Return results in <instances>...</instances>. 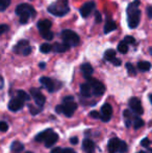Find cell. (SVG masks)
Returning a JSON list of instances; mask_svg holds the SVG:
<instances>
[{"label":"cell","instance_id":"cell-11","mask_svg":"<svg viewBox=\"0 0 152 153\" xmlns=\"http://www.w3.org/2000/svg\"><path fill=\"white\" fill-rule=\"evenodd\" d=\"M23 105H24V102L20 98H13L8 102V109L12 111H18L22 108Z\"/></svg>","mask_w":152,"mask_h":153},{"label":"cell","instance_id":"cell-20","mask_svg":"<svg viewBox=\"0 0 152 153\" xmlns=\"http://www.w3.org/2000/svg\"><path fill=\"white\" fill-rule=\"evenodd\" d=\"M116 28H117V25H116L115 21L110 19V20L106 21L105 25H104V33H108V32L115 30Z\"/></svg>","mask_w":152,"mask_h":153},{"label":"cell","instance_id":"cell-48","mask_svg":"<svg viewBox=\"0 0 152 153\" xmlns=\"http://www.w3.org/2000/svg\"><path fill=\"white\" fill-rule=\"evenodd\" d=\"M70 142H71V144H73V145H76V144L78 143V139H77V137H71Z\"/></svg>","mask_w":152,"mask_h":153},{"label":"cell","instance_id":"cell-38","mask_svg":"<svg viewBox=\"0 0 152 153\" xmlns=\"http://www.w3.org/2000/svg\"><path fill=\"white\" fill-rule=\"evenodd\" d=\"M90 116H91L92 118H94V119H100V118H101V115H100L97 111H92L91 113H90Z\"/></svg>","mask_w":152,"mask_h":153},{"label":"cell","instance_id":"cell-44","mask_svg":"<svg viewBox=\"0 0 152 153\" xmlns=\"http://www.w3.org/2000/svg\"><path fill=\"white\" fill-rule=\"evenodd\" d=\"M112 62H113V64H114V65H115V66H118V67H119V66H121V64H122L121 59H117V57H116V59H114V61H113Z\"/></svg>","mask_w":152,"mask_h":153},{"label":"cell","instance_id":"cell-21","mask_svg":"<svg viewBox=\"0 0 152 153\" xmlns=\"http://www.w3.org/2000/svg\"><path fill=\"white\" fill-rule=\"evenodd\" d=\"M29 46V42L27 40H22V41H20V42L17 44V46L15 47V49L14 50L15 51H17V52H22L23 50H24L26 47H28Z\"/></svg>","mask_w":152,"mask_h":153},{"label":"cell","instance_id":"cell-2","mask_svg":"<svg viewBox=\"0 0 152 153\" xmlns=\"http://www.w3.org/2000/svg\"><path fill=\"white\" fill-rule=\"evenodd\" d=\"M69 2L68 0H56L54 3L49 5L48 12L52 14L53 16L63 17L69 13Z\"/></svg>","mask_w":152,"mask_h":153},{"label":"cell","instance_id":"cell-51","mask_svg":"<svg viewBox=\"0 0 152 153\" xmlns=\"http://www.w3.org/2000/svg\"><path fill=\"white\" fill-rule=\"evenodd\" d=\"M148 152L149 153H152V149H151V148H149V149H148Z\"/></svg>","mask_w":152,"mask_h":153},{"label":"cell","instance_id":"cell-18","mask_svg":"<svg viewBox=\"0 0 152 153\" xmlns=\"http://www.w3.org/2000/svg\"><path fill=\"white\" fill-rule=\"evenodd\" d=\"M52 50L56 53H63V52H66L67 50H69L70 46L65 43H55L54 45L52 46Z\"/></svg>","mask_w":152,"mask_h":153},{"label":"cell","instance_id":"cell-9","mask_svg":"<svg viewBox=\"0 0 152 153\" xmlns=\"http://www.w3.org/2000/svg\"><path fill=\"white\" fill-rule=\"evenodd\" d=\"M95 7V2L94 1H89L85 2V4H82V6L80 7L79 12H80V15L82 18H87L90 16V14L92 13V10Z\"/></svg>","mask_w":152,"mask_h":153},{"label":"cell","instance_id":"cell-53","mask_svg":"<svg viewBox=\"0 0 152 153\" xmlns=\"http://www.w3.org/2000/svg\"><path fill=\"white\" fill-rule=\"evenodd\" d=\"M25 153H33V152H30V151H28V152H25Z\"/></svg>","mask_w":152,"mask_h":153},{"label":"cell","instance_id":"cell-36","mask_svg":"<svg viewBox=\"0 0 152 153\" xmlns=\"http://www.w3.org/2000/svg\"><path fill=\"white\" fill-rule=\"evenodd\" d=\"M124 41H125L127 44H134V43H136V39L131 36H126L125 38H124Z\"/></svg>","mask_w":152,"mask_h":153},{"label":"cell","instance_id":"cell-52","mask_svg":"<svg viewBox=\"0 0 152 153\" xmlns=\"http://www.w3.org/2000/svg\"><path fill=\"white\" fill-rule=\"evenodd\" d=\"M150 53H151V54H152V48L150 49Z\"/></svg>","mask_w":152,"mask_h":153},{"label":"cell","instance_id":"cell-26","mask_svg":"<svg viewBox=\"0 0 152 153\" xmlns=\"http://www.w3.org/2000/svg\"><path fill=\"white\" fill-rule=\"evenodd\" d=\"M117 49H118V51H119L120 53H122V54H125V53L128 51V44L124 40L121 41V42L119 43V45H118Z\"/></svg>","mask_w":152,"mask_h":153},{"label":"cell","instance_id":"cell-19","mask_svg":"<svg viewBox=\"0 0 152 153\" xmlns=\"http://www.w3.org/2000/svg\"><path fill=\"white\" fill-rule=\"evenodd\" d=\"M92 93H93V92H92V88L87 82V83H82V85H80V94L82 95V96L90 97Z\"/></svg>","mask_w":152,"mask_h":153},{"label":"cell","instance_id":"cell-23","mask_svg":"<svg viewBox=\"0 0 152 153\" xmlns=\"http://www.w3.org/2000/svg\"><path fill=\"white\" fill-rule=\"evenodd\" d=\"M138 68L140 71H142V72H146V71H149L151 69V64L149 62H139L138 64Z\"/></svg>","mask_w":152,"mask_h":153},{"label":"cell","instance_id":"cell-41","mask_svg":"<svg viewBox=\"0 0 152 153\" xmlns=\"http://www.w3.org/2000/svg\"><path fill=\"white\" fill-rule=\"evenodd\" d=\"M21 53H22V54L24 55V56H26V55H29V54L31 53V47H30V46L26 47V48H25L24 50H23Z\"/></svg>","mask_w":152,"mask_h":153},{"label":"cell","instance_id":"cell-7","mask_svg":"<svg viewBox=\"0 0 152 153\" xmlns=\"http://www.w3.org/2000/svg\"><path fill=\"white\" fill-rule=\"evenodd\" d=\"M30 94L33 96V100H35L36 104L39 105V107H43V105L46 102V98H45L44 95L41 93V91L39 89H30Z\"/></svg>","mask_w":152,"mask_h":153},{"label":"cell","instance_id":"cell-29","mask_svg":"<svg viewBox=\"0 0 152 153\" xmlns=\"http://www.w3.org/2000/svg\"><path fill=\"white\" fill-rule=\"evenodd\" d=\"M41 36H42L43 38L45 39V40L51 41V40L53 39V36H54V34H53V32H52V31L46 30V31H42V32H41Z\"/></svg>","mask_w":152,"mask_h":153},{"label":"cell","instance_id":"cell-28","mask_svg":"<svg viewBox=\"0 0 152 153\" xmlns=\"http://www.w3.org/2000/svg\"><path fill=\"white\" fill-rule=\"evenodd\" d=\"M52 49H53L52 46H51L50 44H48V43H44V44H42L40 47V51L42 53H48V52H50Z\"/></svg>","mask_w":152,"mask_h":153},{"label":"cell","instance_id":"cell-1","mask_svg":"<svg viewBox=\"0 0 152 153\" xmlns=\"http://www.w3.org/2000/svg\"><path fill=\"white\" fill-rule=\"evenodd\" d=\"M140 0H134L127 6V22L130 28H136L141 20V10L138 8Z\"/></svg>","mask_w":152,"mask_h":153},{"label":"cell","instance_id":"cell-25","mask_svg":"<svg viewBox=\"0 0 152 153\" xmlns=\"http://www.w3.org/2000/svg\"><path fill=\"white\" fill-rule=\"evenodd\" d=\"M10 149H12V151L18 153L24 149V146H23V144L20 143V142H13L12 146H10Z\"/></svg>","mask_w":152,"mask_h":153},{"label":"cell","instance_id":"cell-5","mask_svg":"<svg viewBox=\"0 0 152 153\" xmlns=\"http://www.w3.org/2000/svg\"><path fill=\"white\" fill-rule=\"evenodd\" d=\"M87 80V83L91 85L92 92H93L94 95H96V96H101V95L105 92V87H104L103 83L100 82L99 80L93 78V77H90Z\"/></svg>","mask_w":152,"mask_h":153},{"label":"cell","instance_id":"cell-32","mask_svg":"<svg viewBox=\"0 0 152 153\" xmlns=\"http://www.w3.org/2000/svg\"><path fill=\"white\" fill-rule=\"evenodd\" d=\"M144 125V121H143L142 119H140V118H136V120H134V122H133V127L136 129H139V128H141V127Z\"/></svg>","mask_w":152,"mask_h":153},{"label":"cell","instance_id":"cell-17","mask_svg":"<svg viewBox=\"0 0 152 153\" xmlns=\"http://www.w3.org/2000/svg\"><path fill=\"white\" fill-rule=\"evenodd\" d=\"M82 149L85 150V153H94L95 151V144L92 140H85L82 143Z\"/></svg>","mask_w":152,"mask_h":153},{"label":"cell","instance_id":"cell-31","mask_svg":"<svg viewBox=\"0 0 152 153\" xmlns=\"http://www.w3.org/2000/svg\"><path fill=\"white\" fill-rule=\"evenodd\" d=\"M10 0H0V6H1L0 10H1V12H4L10 6Z\"/></svg>","mask_w":152,"mask_h":153},{"label":"cell","instance_id":"cell-39","mask_svg":"<svg viewBox=\"0 0 152 153\" xmlns=\"http://www.w3.org/2000/svg\"><path fill=\"white\" fill-rule=\"evenodd\" d=\"M7 129H8V125L6 124V122L2 121L1 123H0V130H1L2 132H5Z\"/></svg>","mask_w":152,"mask_h":153},{"label":"cell","instance_id":"cell-40","mask_svg":"<svg viewBox=\"0 0 152 153\" xmlns=\"http://www.w3.org/2000/svg\"><path fill=\"white\" fill-rule=\"evenodd\" d=\"M101 20H102L101 15H100V13L98 12V10H96V12H95V21H96V23H100V22H101Z\"/></svg>","mask_w":152,"mask_h":153},{"label":"cell","instance_id":"cell-12","mask_svg":"<svg viewBox=\"0 0 152 153\" xmlns=\"http://www.w3.org/2000/svg\"><path fill=\"white\" fill-rule=\"evenodd\" d=\"M40 82L42 83V85L48 92H54L55 85H54V82H53V80L51 78H49V77H46V76L41 77Z\"/></svg>","mask_w":152,"mask_h":153},{"label":"cell","instance_id":"cell-46","mask_svg":"<svg viewBox=\"0 0 152 153\" xmlns=\"http://www.w3.org/2000/svg\"><path fill=\"white\" fill-rule=\"evenodd\" d=\"M62 153H76V152L73 149H71V148H66V149H63Z\"/></svg>","mask_w":152,"mask_h":153},{"label":"cell","instance_id":"cell-50","mask_svg":"<svg viewBox=\"0 0 152 153\" xmlns=\"http://www.w3.org/2000/svg\"><path fill=\"white\" fill-rule=\"evenodd\" d=\"M149 99H150V102L152 103V95H150V96H149Z\"/></svg>","mask_w":152,"mask_h":153},{"label":"cell","instance_id":"cell-49","mask_svg":"<svg viewBox=\"0 0 152 153\" xmlns=\"http://www.w3.org/2000/svg\"><path fill=\"white\" fill-rule=\"evenodd\" d=\"M40 68H43V69L45 68V64H44V62H41V64H40Z\"/></svg>","mask_w":152,"mask_h":153},{"label":"cell","instance_id":"cell-16","mask_svg":"<svg viewBox=\"0 0 152 153\" xmlns=\"http://www.w3.org/2000/svg\"><path fill=\"white\" fill-rule=\"evenodd\" d=\"M81 72H82L85 78L87 79L92 76V74H93V72H94V69L89 62H85V64L81 65Z\"/></svg>","mask_w":152,"mask_h":153},{"label":"cell","instance_id":"cell-33","mask_svg":"<svg viewBox=\"0 0 152 153\" xmlns=\"http://www.w3.org/2000/svg\"><path fill=\"white\" fill-rule=\"evenodd\" d=\"M126 68H127V71L130 75H136V69H134L133 65H131L130 62H127V64H126Z\"/></svg>","mask_w":152,"mask_h":153},{"label":"cell","instance_id":"cell-24","mask_svg":"<svg viewBox=\"0 0 152 153\" xmlns=\"http://www.w3.org/2000/svg\"><path fill=\"white\" fill-rule=\"evenodd\" d=\"M115 59H116V51L115 50L108 49V50L105 51V53H104V59H105V61H108V62H112Z\"/></svg>","mask_w":152,"mask_h":153},{"label":"cell","instance_id":"cell-4","mask_svg":"<svg viewBox=\"0 0 152 153\" xmlns=\"http://www.w3.org/2000/svg\"><path fill=\"white\" fill-rule=\"evenodd\" d=\"M64 113L67 117H72L74 114V111L77 108V104L76 102H74L73 97L72 96H68L64 98Z\"/></svg>","mask_w":152,"mask_h":153},{"label":"cell","instance_id":"cell-6","mask_svg":"<svg viewBox=\"0 0 152 153\" xmlns=\"http://www.w3.org/2000/svg\"><path fill=\"white\" fill-rule=\"evenodd\" d=\"M15 13H16V15H18L19 17H20L22 14H24V13H29L31 17H35L36 14H37V12H36L35 8L27 3L19 4V5L16 7V10H15Z\"/></svg>","mask_w":152,"mask_h":153},{"label":"cell","instance_id":"cell-14","mask_svg":"<svg viewBox=\"0 0 152 153\" xmlns=\"http://www.w3.org/2000/svg\"><path fill=\"white\" fill-rule=\"evenodd\" d=\"M57 140H59L57 133L54 132V131H51V132L48 134V137H46V140H45V146H46L47 148H50L51 146H53L55 143H56Z\"/></svg>","mask_w":152,"mask_h":153},{"label":"cell","instance_id":"cell-8","mask_svg":"<svg viewBox=\"0 0 152 153\" xmlns=\"http://www.w3.org/2000/svg\"><path fill=\"white\" fill-rule=\"evenodd\" d=\"M128 105H129L130 109L133 111L136 115H142L143 114V107H142V103H141V100L136 97H133L129 100L128 102Z\"/></svg>","mask_w":152,"mask_h":153},{"label":"cell","instance_id":"cell-15","mask_svg":"<svg viewBox=\"0 0 152 153\" xmlns=\"http://www.w3.org/2000/svg\"><path fill=\"white\" fill-rule=\"evenodd\" d=\"M51 26H52V22L50 20H48V19H43V20H40L38 22V28L40 32L50 30Z\"/></svg>","mask_w":152,"mask_h":153},{"label":"cell","instance_id":"cell-13","mask_svg":"<svg viewBox=\"0 0 152 153\" xmlns=\"http://www.w3.org/2000/svg\"><path fill=\"white\" fill-rule=\"evenodd\" d=\"M120 145H121V140L117 139V137H113V139H110V141H108V151L110 153L119 152Z\"/></svg>","mask_w":152,"mask_h":153},{"label":"cell","instance_id":"cell-27","mask_svg":"<svg viewBox=\"0 0 152 153\" xmlns=\"http://www.w3.org/2000/svg\"><path fill=\"white\" fill-rule=\"evenodd\" d=\"M18 98H20L23 101H29L30 100V95L28 93H26L23 90H19L18 91Z\"/></svg>","mask_w":152,"mask_h":153},{"label":"cell","instance_id":"cell-42","mask_svg":"<svg viewBox=\"0 0 152 153\" xmlns=\"http://www.w3.org/2000/svg\"><path fill=\"white\" fill-rule=\"evenodd\" d=\"M7 30H8V26H7V25L2 24L1 26H0V32H1V33H4V32L7 31Z\"/></svg>","mask_w":152,"mask_h":153},{"label":"cell","instance_id":"cell-10","mask_svg":"<svg viewBox=\"0 0 152 153\" xmlns=\"http://www.w3.org/2000/svg\"><path fill=\"white\" fill-rule=\"evenodd\" d=\"M113 115V108L110 106V104L108 103H105V104L102 105L101 107V118L100 119L102 120L103 122H108L110 120Z\"/></svg>","mask_w":152,"mask_h":153},{"label":"cell","instance_id":"cell-47","mask_svg":"<svg viewBox=\"0 0 152 153\" xmlns=\"http://www.w3.org/2000/svg\"><path fill=\"white\" fill-rule=\"evenodd\" d=\"M62 151H63V149L62 148H54V149H52V151H51V153H62Z\"/></svg>","mask_w":152,"mask_h":153},{"label":"cell","instance_id":"cell-34","mask_svg":"<svg viewBox=\"0 0 152 153\" xmlns=\"http://www.w3.org/2000/svg\"><path fill=\"white\" fill-rule=\"evenodd\" d=\"M127 151V144L124 141H121V145H120L119 148V153H125Z\"/></svg>","mask_w":152,"mask_h":153},{"label":"cell","instance_id":"cell-45","mask_svg":"<svg viewBox=\"0 0 152 153\" xmlns=\"http://www.w3.org/2000/svg\"><path fill=\"white\" fill-rule=\"evenodd\" d=\"M147 15H148V17L150 19H152V6H148L147 7Z\"/></svg>","mask_w":152,"mask_h":153},{"label":"cell","instance_id":"cell-37","mask_svg":"<svg viewBox=\"0 0 152 153\" xmlns=\"http://www.w3.org/2000/svg\"><path fill=\"white\" fill-rule=\"evenodd\" d=\"M150 144H151L150 140L147 139V137H145V139H144V140H142V142H141V145H142L143 147H145V148H148Z\"/></svg>","mask_w":152,"mask_h":153},{"label":"cell","instance_id":"cell-22","mask_svg":"<svg viewBox=\"0 0 152 153\" xmlns=\"http://www.w3.org/2000/svg\"><path fill=\"white\" fill-rule=\"evenodd\" d=\"M51 131H53L52 129H46V130H44V131H42V132H40L39 134L36 137V141L37 142H42V141H44L45 142V140H46V137H48V134L51 132Z\"/></svg>","mask_w":152,"mask_h":153},{"label":"cell","instance_id":"cell-30","mask_svg":"<svg viewBox=\"0 0 152 153\" xmlns=\"http://www.w3.org/2000/svg\"><path fill=\"white\" fill-rule=\"evenodd\" d=\"M30 14L29 13H24V14H22L20 16V23L21 24H25V23H27V21L29 20V18H30Z\"/></svg>","mask_w":152,"mask_h":153},{"label":"cell","instance_id":"cell-54","mask_svg":"<svg viewBox=\"0 0 152 153\" xmlns=\"http://www.w3.org/2000/svg\"><path fill=\"white\" fill-rule=\"evenodd\" d=\"M138 153H145V152H143V151H142V152H138Z\"/></svg>","mask_w":152,"mask_h":153},{"label":"cell","instance_id":"cell-35","mask_svg":"<svg viewBox=\"0 0 152 153\" xmlns=\"http://www.w3.org/2000/svg\"><path fill=\"white\" fill-rule=\"evenodd\" d=\"M29 109H30L31 115H38V114L42 111V107H39V108H37V107H33V106H31V105H29Z\"/></svg>","mask_w":152,"mask_h":153},{"label":"cell","instance_id":"cell-43","mask_svg":"<svg viewBox=\"0 0 152 153\" xmlns=\"http://www.w3.org/2000/svg\"><path fill=\"white\" fill-rule=\"evenodd\" d=\"M55 111H56L57 114L64 113V106H63V105H57V106L55 107Z\"/></svg>","mask_w":152,"mask_h":153},{"label":"cell","instance_id":"cell-3","mask_svg":"<svg viewBox=\"0 0 152 153\" xmlns=\"http://www.w3.org/2000/svg\"><path fill=\"white\" fill-rule=\"evenodd\" d=\"M62 39H63V43L69 45L70 47L77 46L79 44V36L78 34L75 33L71 29H65L62 32Z\"/></svg>","mask_w":152,"mask_h":153}]
</instances>
